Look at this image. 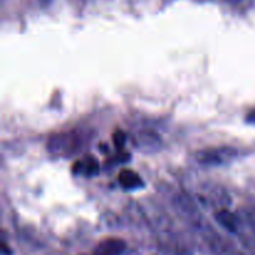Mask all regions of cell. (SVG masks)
Listing matches in <instances>:
<instances>
[{"mask_svg": "<svg viewBox=\"0 0 255 255\" xmlns=\"http://www.w3.org/2000/svg\"><path fill=\"white\" fill-rule=\"evenodd\" d=\"M86 137L81 132H64L52 137L49 141V151L57 156H67L82 148Z\"/></svg>", "mask_w": 255, "mask_h": 255, "instance_id": "6da1fadb", "label": "cell"}, {"mask_svg": "<svg viewBox=\"0 0 255 255\" xmlns=\"http://www.w3.org/2000/svg\"><path fill=\"white\" fill-rule=\"evenodd\" d=\"M237 156V151L229 147L204 149L197 153V159L203 164H223L233 159Z\"/></svg>", "mask_w": 255, "mask_h": 255, "instance_id": "7a4b0ae2", "label": "cell"}, {"mask_svg": "<svg viewBox=\"0 0 255 255\" xmlns=\"http://www.w3.org/2000/svg\"><path fill=\"white\" fill-rule=\"evenodd\" d=\"M126 242L120 238H107L97 244L94 255H122L126 251Z\"/></svg>", "mask_w": 255, "mask_h": 255, "instance_id": "3957f363", "label": "cell"}, {"mask_svg": "<svg viewBox=\"0 0 255 255\" xmlns=\"http://www.w3.org/2000/svg\"><path fill=\"white\" fill-rule=\"evenodd\" d=\"M214 218L216 221L218 222L219 226L223 227L226 231H228L229 233H238L239 228H241V223H239L238 217L236 216L234 213H232L229 209L226 208H221L217 209L214 212Z\"/></svg>", "mask_w": 255, "mask_h": 255, "instance_id": "277c9868", "label": "cell"}, {"mask_svg": "<svg viewBox=\"0 0 255 255\" xmlns=\"http://www.w3.org/2000/svg\"><path fill=\"white\" fill-rule=\"evenodd\" d=\"M72 172L75 174H84V176L91 177L99 172V163L92 156L86 157L82 161H77L72 167Z\"/></svg>", "mask_w": 255, "mask_h": 255, "instance_id": "5b68a950", "label": "cell"}, {"mask_svg": "<svg viewBox=\"0 0 255 255\" xmlns=\"http://www.w3.org/2000/svg\"><path fill=\"white\" fill-rule=\"evenodd\" d=\"M119 181L121 186L126 189H136L143 184L141 177L136 173V172L131 171V169H125L120 173Z\"/></svg>", "mask_w": 255, "mask_h": 255, "instance_id": "8992f818", "label": "cell"}, {"mask_svg": "<svg viewBox=\"0 0 255 255\" xmlns=\"http://www.w3.org/2000/svg\"><path fill=\"white\" fill-rule=\"evenodd\" d=\"M244 218L249 227V231L252 234V241L255 246V208H249L244 212Z\"/></svg>", "mask_w": 255, "mask_h": 255, "instance_id": "52a82bcc", "label": "cell"}, {"mask_svg": "<svg viewBox=\"0 0 255 255\" xmlns=\"http://www.w3.org/2000/svg\"><path fill=\"white\" fill-rule=\"evenodd\" d=\"M114 142L115 144H116V147H119V148H121V147H124L125 142H126V133H125L124 131H116L114 133Z\"/></svg>", "mask_w": 255, "mask_h": 255, "instance_id": "ba28073f", "label": "cell"}, {"mask_svg": "<svg viewBox=\"0 0 255 255\" xmlns=\"http://www.w3.org/2000/svg\"><path fill=\"white\" fill-rule=\"evenodd\" d=\"M247 121H248L249 124L255 125V110H253V111H251L247 115Z\"/></svg>", "mask_w": 255, "mask_h": 255, "instance_id": "9c48e42d", "label": "cell"}, {"mask_svg": "<svg viewBox=\"0 0 255 255\" xmlns=\"http://www.w3.org/2000/svg\"><path fill=\"white\" fill-rule=\"evenodd\" d=\"M227 2H229V4L232 5H239V4H243V2L248 1V0H226Z\"/></svg>", "mask_w": 255, "mask_h": 255, "instance_id": "30bf717a", "label": "cell"}]
</instances>
